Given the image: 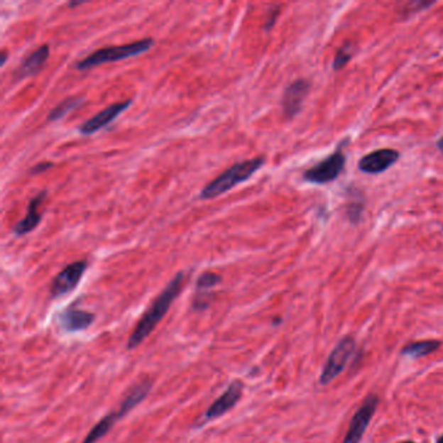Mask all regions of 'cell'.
<instances>
[{
  "instance_id": "4",
  "label": "cell",
  "mask_w": 443,
  "mask_h": 443,
  "mask_svg": "<svg viewBox=\"0 0 443 443\" xmlns=\"http://www.w3.org/2000/svg\"><path fill=\"white\" fill-rule=\"evenodd\" d=\"M346 164V156L342 150H337L336 153H332L329 158L320 161L319 164L314 165L312 168L305 172V180L311 184H328L337 180L342 173Z\"/></svg>"
},
{
  "instance_id": "20",
  "label": "cell",
  "mask_w": 443,
  "mask_h": 443,
  "mask_svg": "<svg viewBox=\"0 0 443 443\" xmlns=\"http://www.w3.org/2000/svg\"><path fill=\"white\" fill-rule=\"evenodd\" d=\"M351 51L349 50V47L341 48L334 58V69L337 70V69L344 68V65L351 59Z\"/></svg>"
},
{
  "instance_id": "25",
  "label": "cell",
  "mask_w": 443,
  "mask_h": 443,
  "mask_svg": "<svg viewBox=\"0 0 443 443\" xmlns=\"http://www.w3.org/2000/svg\"><path fill=\"white\" fill-rule=\"evenodd\" d=\"M437 443H443V436L441 437V438H439V439H438V442Z\"/></svg>"
},
{
  "instance_id": "8",
  "label": "cell",
  "mask_w": 443,
  "mask_h": 443,
  "mask_svg": "<svg viewBox=\"0 0 443 443\" xmlns=\"http://www.w3.org/2000/svg\"><path fill=\"white\" fill-rule=\"evenodd\" d=\"M242 394H244V382L239 380L231 382L228 389L224 391L222 397L217 398L211 407L207 410L202 419V424H206L208 421L222 417L225 413L229 412L230 410L239 402Z\"/></svg>"
},
{
  "instance_id": "23",
  "label": "cell",
  "mask_w": 443,
  "mask_h": 443,
  "mask_svg": "<svg viewBox=\"0 0 443 443\" xmlns=\"http://www.w3.org/2000/svg\"><path fill=\"white\" fill-rule=\"evenodd\" d=\"M82 4V1H70L68 6L69 7H77V6H81Z\"/></svg>"
},
{
  "instance_id": "19",
  "label": "cell",
  "mask_w": 443,
  "mask_h": 443,
  "mask_svg": "<svg viewBox=\"0 0 443 443\" xmlns=\"http://www.w3.org/2000/svg\"><path fill=\"white\" fill-rule=\"evenodd\" d=\"M222 283V275L214 273V272H204L202 273L197 281L198 290H208L212 289L216 285Z\"/></svg>"
},
{
  "instance_id": "2",
  "label": "cell",
  "mask_w": 443,
  "mask_h": 443,
  "mask_svg": "<svg viewBox=\"0 0 443 443\" xmlns=\"http://www.w3.org/2000/svg\"><path fill=\"white\" fill-rule=\"evenodd\" d=\"M266 164V158L258 156L248 160L238 161L224 170L200 191V199H214L231 190L237 185L244 184Z\"/></svg>"
},
{
  "instance_id": "9",
  "label": "cell",
  "mask_w": 443,
  "mask_h": 443,
  "mask_svg": "<svg viewBox=\"0 0 443 443\" xmlns=\"http://www.w3.org/2000/svg\"><path fill=\"white\" fill-rule=\"evenodd\" d=\"M130 104H131V100H125V102L114 103L108 106L103 111H100L99 114L92 116V119L84 121L80 126V133L82 136H92L94 133H98L99 130L104 129L112 121H115L124 111H126L130 107Z\"/></svg>"
},
{
  "instance_id": "5",
  "label": "cell",
  "mask_w": 443,
  "mask_h": 443,
  "mask_svg": "<svg viewBox=\"0 0 443 443\" xmlns=\"http://www.w3.org/2000/svg\"><path fill=\"white\" fill-rule=\"evenodd\" d=\"M355 350V341L351 337H346L336 349L330 354L328 361L321 373V383H329L336 378L344 371L349 359L351 358L352 352Z\"/></svg>"
},
{
  "instance_id": "10",
  "label": "cell",
  "mask_w": 443,
  "mask_h": 443,
  "mask_svg": "<svg viewBox=\"0 0 443 443\" xmlns=\"http://www.w3.org/2000/svg\"><path fill=\"white\" fill-rule=\"evenodd\" d=\"M399 160V153L393 148H382L363 156L359 161V169L364 173L378 175Z\"/></svg>"
},
{
  "instance_id": "11",
  "label": "cell",
  "mask_w": 443,
  "mask_h": 443,
  "mask_svg": "<svg viewBox=\"0 0 443 443\" xmlns=\"http://www.w3.org/2000/svg\"><path fill=\"white\" fill-rule=\"evenodd\" d=\"M46 191H40L38 195H35L34 198L31 199L25 217L23 220L17 222L12 229L15 236L23 237L38 226L42 222V216H43V212H40V208L43 207V203L46 200Z\"/></svg>"
},
{
  "instance_id": "21",
  "label": "cell",
  "mask_w": 443,
  "mask_h": 443,
  "mask_svg": "<svg viewBox=\"0 0 443 443\" xmlns=\"http://www.w3.org/2000/svg\"><path fill=\"white\" fill-rule=\"evenodd\" d=\"M54 167V164L53 163H48V161H45V163H39L37 165H34L33 168H31V175H39V173H42V172H46L48 169H51Z\"/></svg>"
},
{
  "instance_id": "26",
  "label": "cell",
  "mask_w": 443,
  "mask_h": 443,
  "mask_svg": "<svg viewBox=\"0 0 443 443\" xmlns=\"http://www.w3.org/2000/svg\"><path fill=\"white\" fill-rule=\"evenodd\" d=\"M405 443H413V442H405Z\"/></svg>"
},
{
  "instance_id": "12",
  "label": "cell",
  "mask_w": 443,
  "mask_h": 443,
  "mask_svg": "<svg viewBox=\"0 0 443 443\" xmlns=\"http://www.w3.org/2000/svg\"><path fill=\"white\" fill-rule=\"evenodd\" d=\"M310 90V84L305 80H298L289 84L283 92V114L288 117H294L300 111L303 102L306 99Z\"/></svg>"
},
{
  "instance_id": "24",
  "label": "cell",
  "mask_w": 443,
  "mask_h": 443,
  "mask_svg": "<svg viewBox=\"0 0 443 443\" xmlns=\"http://www.w3.org/2000/svg\"><path fill=\"white\" fill-rule=\"evenodd\" d=\"M437 146H438V148L443 153V137L437 142Z\"/></svg>"
},
{
  "instance_id": "16",
  "label": "cell",
  "mask_w": 443,
  "mask_h": 443,
  "mask_svg": "<svg viewBox=\"0 0 443 443\" xmlns=\"http://www.w3.org/2000/svg\"><path fill=\"white\" fill-rule=\"evenodd\" d=\"M117 420H119V419L116 417L115 412L109 413L106 417H103V419L89 432V434L86 436L82 443L98 442L100 438L107 436L108 432L114 428V425L117 422Z\"/></svg>"
},
{
  "instance_id": "7",
  "label": "cell",
  "mask_w": 443,
  "mask_h": 443,
  "mask_svg": "<svg viewBox=\"0 0 443 443\" xmlns=\"http://www.w3.org/2000/svg\"><path fill=\"white\" fill-rule=\"evenodd\" d=\"M377 405H378V398L376 395H371L366 399V402L352 417L351 424H350L347 434L344 437V443H360L369 422L375 415Z\"/></svg>"
},
{
  "instance_id": "17",
  "label": "cell",
  "mask_w": 443,
  "mask_h": 443,
  "mask_svg": "<svg viewBox=\"0 0 443 443\" xmlns=\"http://www.w3.org/2000/svg\"><path fill=\"white\" fill-rule=\"evenodd\" d=\"M84 102L82 97H73V98H67L62 100V103H59L56 107L50 112V115L47 117L48 121H58L62 119L64 116L68 115L70 111H73L75 108L81 106Z\"/></svg>"
},
{
  "instance_id": "3",
  "label": "cell",
  "mask_w": 443,
  "mask_h": 443,
  "mask_svg": "<svg viewBox=\"0 0 443 443\" xmlns=\"http://www.w3.org/2000/svg\"><path fill=\"white\" fill-rule=\"evenodd\" d=\"M155 42L153 38L141 39L131 42L128 45H120V46L104 47L94 51L89 56H86L82 60L77 62L76 68L78 70H87V69L95 68L107 62H121L126 60L134 56L145 54L150 48H153Z\"/></svg>"
},
{
  "instance_id": "1",
  "label": "cell",
  "mask_w": 443,
  "mask_h": 443,
  "mask_svg": "<svg viewBox=\"0 0 443 443\" xmlns=\"http://www.w3.org/2000/svg\"><path fill=\"white\" fill-rule=\"evenodd\" d=\"M184 272L177 273L173 277V280L167 285V288L161 291L159 297L153 300V305L147 310L143 317L139 320L134 332L130 336L129 341H128L129 350L138 347L147 337L153 333V329L156 328V325L163 320V317L168 312L172 303L175 302V299L180 295V292L182 290V286H184Z\"/></svg>"
},
{
  "instance_id": "6",
  "label": "cell",
  "mask_w": 443,
  "mask_h": 443,
  "mask_svg": "<svg viewBox=\"0 0 443 443\" xmlns=\"http://www.w3.org/2000/svg\"><path fill=\"white\" fill-rule=\"evenodd\" d=\"M87 269L86 260H78L70 263L62 269L59 275H56L51 283V295L54 298H59L72 290H75L77 285L81 281L82 275Z\"/></svg>"
},
{
  "instance_id": "13",
  "label": "cell",
  "mask_w": 443,
  "mask_h": 443,
  "mask_svg": "<svg viewBox=\"0 0 443 443\" xmlns=\"http://www.w3.org/2000/svg\"><path fill=\"white\" fill-rule=\"evenodd\" d=\"M50 58V47L47 45L38 47L31 55L23 59L18 68L15 70V78L17 81L25 80L28 77L35 76L43 69L45 64Z\"/></svg>"
},
{
  "instance_id": "15",
  "label": "cell",
  "mask_w": 443,
  "mask_h": 443,
  "mask_svg": "<svg viewBox=\"0 0 443 443\" xmlns=\"http://www.w3.org/2000/svg\"><path fill=\"white\" fill-rule=\"evenodd\" d=\"M153 388V382L150 380H143V381L137 383L133 389L130 390L128 395L125 397L123 403L120 405V408L116 411V417L120 420L125 415L136 408L138 405H141L146 397L150 394V390Z\"/></svg>"
},
{
  "instance_id": "18",
  "label": "cell",
  "mask_w": 443,
  "mask_h": 443,
  "mask_svg": "<svg viewBox=\"0 0 443 443\" xmlns=\"http://www.w3.org/2000/svg\"><path fill=\"white\" fill-rule=\"evenodd\" d=\"M439 346L436 341H422V342H415V344L405 346L403 350V355L411 356V358H422L427 356L430 352L436 351L437 347Z\"/></svg>"
},
{
  "instance_id": "14",
  "label": "cell",
  "mask_w": 443,
  "mask_h": 443,
  "mask_svg": "<svg viewBox=\"0 0 443 443\" xmlns=\"http://www.w3.org/2000/svg\"><path fill=\"white\" fill-rule=\"evenodd\" d=\"M95 316L78 308H68L60 315V325L65 332L69 333H76L84 329L89 328L94 322Z\"/></svg>"
},
{
  "instance_id": "22",
  "label": "cell",
  "mask_w": 443,
  "mask_h": 443,
  "mask_svg": "<svg viewBox=\"0 0 443 443\" xmlns=\"http://www.w3.org/2000/svg\"><path fill=\"white\" fill-rule=\"evenodd\" d=\"M7 51H6V50H3V51H1V59H0V64H1V67H3V65L6 64V62H7Z\"/></svg>"
}]
</instances>
